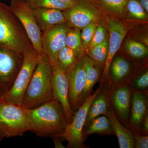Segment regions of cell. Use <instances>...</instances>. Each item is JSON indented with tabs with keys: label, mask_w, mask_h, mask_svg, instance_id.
I'll list each match as a JSON object with an SVG mask.
<instances>
[{
	"label": "cell",
	"mask_w": 148,
	"mask_h": 148,
	"mask_svg": "<svg viewBox=\"0 0 148 148\" xmlns=\"http://www.w3.org/2000/svg\"><path fill=\"white\" fill-rule=\"evenodd\" d=\"M65 73L69 84V102L74 113L82 104V95L86 83L84 57L78 58Z\"/></svg>",
	"instance_id": "10"
},
{
	"label": "cell",
	"mask_w": 148,
	"mask_h": 148,
	"mask_svg": "<svg viewBox=\"0 0 148 148\" xmlns=\"http://www.w3.org/2000/svg\"><path fill=\"white\" fill-rule=\"evenodd\" d=\"M70 27L66 22L52 26L42 32V52L52 66L57 65L58 53L66 46V37Z\"/></svg>",
	"instance_id": "8"
},
{
	"label": "cell",
	"mask_w": 148,
	"mask_h": 148,
	"mask_svg": "<svg viewBox=\"0 0 148 148\" xmlns=\"http://www.w3.org/2000/svg\"><path fill=\"white\" fill-rule=\"evenodd\" d=\"M41 53L33 48L23 56L21 68L10 88L3 98L15 104H22L23 98L38 62Z\"/></svg>",
	"instance_id": "5"
},
{
	"label": "cell",
	"mask_w": 148,
	"mask_h": 148,
	"mask_svg": "<svg viewBox=\"0 0 148 148\" xmlns=\"http://www.w3.org/2000/svg\"><path fill=\"white\" fill-rule=\"evenodd\" d=\"M94 134L101 135L114 134L110 121L108 117L105 115L97 117L91 121L83 129L82 136L84 141L88 136Z\"/></svg>",
	"instance_id": "21"
},
{
	"label": "cell",
	"mask_w": 148,
	"mask_h": 148,
	"mask_svg": "<svg viewBox=\"0 0 148 148\" xmlns=\"http://www.w3.org/2000/svg\"><path fill=\"white\" fill-rule=\"evenodd\" d=\"M133 90L125 82L111 84L110 100L117 118L125 127L129 128V116Z\"/></svg>",
	"instance_id": "9"
},
{
	"label": "cell",
	"mask_w": 148,
	"mask_h": 148,
	"mask_svg": "<svg viewBox=\"0 0 148 148\" xmlns=\"http://www.w3.org/2000/svg\"><path fill=\"white\" fill-rule=\"evenodd\" d=\"M106 116L110 121L114 133L117 137L120 148H135L133 132L131 129L125 127L121 123L117 118L111 103L109 111Z\"/></svg>",
	"instance_id": "18"
},
{
	"label": "cell",
	"mask_w": 148,
	"mask_h": 148,
	"mask_svg": "<svg viewBox=\"0 0 148 148\" xmlns=\"http://www.w3.org/2000/svg\"><path fill=\"white\" fill-rule=\"evenodd\" d=\"M132 67L131 62L128 59L115 56L109 69L111 84L125 82L130 77Z\"/></svg>",
	"instance_id": "19"
},
{
	"label": "cell",
	"mask_w": 148,
	"mask_h": 148,
	"mask_svg": "<svg viewBox=\"0 0 148 148\" xmlns=\"http://www.w3.org/2000/svg\"><path fill=\"white\" fill-rule=\"evenodd\" d=\"M59 137H54V138H52L53 139L55 147L57 148H65L61 143V140H59Z\"/></svg>",
	"instance_id": "33"
},
{
	"label": "cell",
	"mask_w": 148,
	"mask_h": 148,
	"mask_svg": "<svg viewBox=\"0 0 148 148\" xmlns=\"http://www.w3.org/2000/svg\"><path fill=\"white\" fill-rule=\"evenodd\" d=\"M86 73L85 86L81 97L82 104L91 93L93 86L101 79L102 70L87 56H84Z\"/></svg>",
	"instance_id": "20"
},
{
	"label": "cell",
	"mask_w": 148,
	"mask_h": 148,
	"mask_svg": "<svg viewBox=\"0 0 148 148\" xmlns=\"http://www.w3.org/2000/svg\"><path fill=\"white\" fill-rule=\"evenodd\" d=\"M30 131L42 138L59 137L69 124L63 107L53 99L35 108L27 109Z\"/></svg>",
	"instance_id": "1"
},
{
	"label": "cell",
	"mask_w": 148,
	"mask_h": 148,
	"mask_svg": "<svg viewBox=\"0 0 148 148\" xmlns=\"http://www.w3.org/2000/svg\"><path fill=\"white\" fill-rule=\"evenodd\" d=\"M109 35L106 36L103 42L88 51L89 57L97 66L103 70L108 51Z\"/></svg>",
	"instance_id": "22"
},
{
	"label": "cell",
	"mask_w": 148,
	"mask_h": 148,
	"mask_svg": "<svg viewBox=\"0 0 148 148\" xmlns=\"http://www.w3.org/2000/svg\"><path fill=\"white\" fill-rule=\"evenodd\" d=\"M131 130L134 134L135 140V148H148V135H140L135 132V130Z\"/></svg>",
	"instance_id": "32"
},
{
	"label": "cell",
	"mask_w": 148,
	"mask_h": 148,
	"mask_svg": "<svg viewBox=\"0 0 148 148\" xmlns=\"http://www.w3.org/2000/svg\"><path fill=\"white\" fill-rule=\"evenodd\" d=\"M126 10L133 17L145 20L147 18V13L137 0H128Z\"/></svg>",
	"instance_id": "30"
},
{
	"label": "cell",
	"mask_w": 148,
	"mask_h": 148,
	"mask_svg": "<svg viewBox=\"0 0 148 148\" xmlns=\"http://www.w3.org/2000/svg\"><path fill=\"white\" fill-rule=\"evenodd\" d=\"M110 86H101V90L93 99L88 109L84 127L95 118L101 115H106L110 106Z\"/></svg>",
	"instance_id": "16"
},
{
	"label": "cell",
	"mask_w": 148,
	"mask_h": 148,
	"mask_svg": "<svg viewBox=\"0 0 148 148\" xmlns=\"http://www.w3.org/2000/svg\"><path fill=\"white\" fill-rule=\"evenodd\" d=\"M3 93L1 90H0V99L2 97Z\"/></svg>",
	"instance_id": "36"
},
{
	"label": "cell",
	"mask_w": 148,
	"mask_h": 148,
	"mask_svg": "<svg viewBox=\"0 0 148 148\" xmlns=\"http://www.w3.org/2000/svg\"><path fill=\"white\" fill-rule=\"evenodd\" d=\"M52 86V66L42 52L24 94L23 106L28 110L35 108L53 99Z\"/></svg>",
	"instance_id": "2"
},
{
	"label": "cell",
	"mask_w": 148,
	"mask_h": 148,
	"mask_svg": "<svg viewBox=\"0 0 148 148\" xmlns=\"http://www.w3.org/2000/svg\"><path fill=\"white\" fill-rule=\"evenodd\" d=\"M23 57L13 51L0 47V90L8 91L21 68Z\"/></svg>",
	"instance_id": "11"
},
{
	"label": "cell",
	"mask_w": 148,
	"mask_h": 148,
	"mask_svg": "<svg viewBox=\"0 0 148 148\" xmlns=\"http://www.w3.org/2000/svg\"><path fill=\"white\" fill-rule=\"evenodd\" d=\"M32 9L52 8L64 10L71 7L75 3H66L61 0H24Z\"/></svg>",
	"instance_id": "24"
},
{
	"label": "cell",
	"mask_w": 148,
	"mask_h": 148,
	"mask_svg": "<svg viewBox=\"0 0 148 148\" xmlns=\"http://www.w3.org/2000/svg\"><path fill=\"white\" fill-rule=\"evenodd\" d=\"M148 114V92L133 90L129 116V128L141 134L142 125Z\"/></svg>",
	"instance_id": "15"
},
{
	"label": "cell",
	"mask_w": 148,
	"mask_h": 148,
	"mask_svg": "<svg viewBox=\"0 0 148 148\" xmlns=\"http://www.w3.org/2000/svg\"><path fill=\"white\" fill-rule=\"evenodd\" d=\"M124 45L127 54L134 59H144L147 56V48L142 43L129 40L125 42Z\"/></svg>",
	"instance_id": "26"
},
{
	"label": "cell",
	"mask_w": 148,
	"mask_h": 148,
	"mask_svg": "<svg viewBox=\"0 0 148 148\" xmlns=\"http://www.w3.org/2000/svg\"><path fill=\"white\" fill-rule=\"evenodd\" d=\"M53 99L58 101L63 107L68 123L72 121L74 113L72 111L69 99V88L68 80L65 72L58 65L52 66Z\"/></svg>",
	"instance_id": "14"
},
{
	"label": "cell",
	"mask_w": 148,
	"mask_h": 148,
	"mask_svg": "<svg viewBox=\"0 0 148 148\" xmlns=\"http://www.w3.org/2000/svg\"><path fill=\"white\" fill-rule=\"evenodd\" d=\"M98 88L94 93L92 92L85 100L76 111L74 112L72 121L66 126L61 138L68 143L67 147L70 148H87L84 145L82 138L83 129L85 123L88 112L93 99L101 90Z\"/></svg>",
	"instance_id": "6"
},
{
	"label": "cell",
	"mask_w": 148,
	"mask_h": 148,
	"mask_svg": "<svg viewBox=\"0 0 148 148\" xmlns=\"http://www.w3.org/2000/svg\"><path fill=\"white\" fill-rule=\"evenodd\" d=\"M0 124L6 138L22 136L30 131L27 109L23 104L0 99Z\"/></svg>",
	"instance_id": "4"
},
{
	"label": "cell",
	"mask_w": 148,
	"mask_h": 148,
	"mask_svg": "<svg viewBox=\"0 0 148 148\" xmlns=\"http://www.w3.org/2000/svg\"><path fill=\"white\" fill-rule=\"evenodd\" d=\"M126 82L133 90L139 92H148V71L143 69L134 75L130 77Z\"/></svg>",
	"instance_id": "25"
},
{
	"label": "cell",
	"mask_w": 148,
	"mask_h": 148,
	"mask_svg": "<svg viewBox=\"0 0 148 148\" xmlns=\"http://www.w3.org/2000/svg\"><path fill=\"white\" fill-rule=\"evenodd\" d=\"M0 47L23 57L33 48L25 29L8 6L0 2Z\"/></svg>",
	"instance_id": "3"
},
{
	"label": "cell",
	"mask_w": 148,
	"mask_h": 148,
	"mask_svg": "<svg viewBox=\"0 0 148 148\" xmlns=\"http://www.w3.org/2000/svg\"><path fill=\"white\" fill-rule=\"evenodd\" d=\"M78 58L73 51L65 46L58 53L57 65L64 72H66L77 61Z\"/></svg>",
	"instance_id": "27"
},
{
	"label": "cell",
	"mask_w": 148,
	"mask_h": 148,
	"mask_svg": "<svg viewBox=\"0 0 148 148\" xmlns=\"http://www.w3.org/2000/svg\"><path fill=\"white\" fill-rule=\"evenodd\" d=\"M90 3L98 4L114 13H123L126 10L128 0H88Z\"/></svg>",
	"instance_id": "28"
},
{
	"label": "cell",
	"mask_w": 148,
	"mask_h": 148,
	"mask_svg": "<svg viewBox=\"0 0 148 148\" xmlns=\"http://www.w3.org/2000/svg\"><path fill=\"white\" fill-rule=\"evenodd\" d=\"M107 35L106 29L103 25L99 24L97 26L88 52V51L91 50L96 46L103 42L106 38Z\"/></svg>",
	"instance_id": "31"
},
{
	"label": "cell",
	"mask_w": 148,
	"mask_h": 148,
	"mask_svg": "<svg viewBox=\"0 0 148 148\" xmlns=\"http://www.w3.org/2000/svg\"><path fill=\"white\" fill-rule=\"evenodd\" d=\"M8 6L21 22L34 48L39 53H42V32L37 24L33 9L24 0H11Z\"/></svg>",
	"instance_id": "7"
},
{
	"label": "cell",
	"mask_w": 148,
	"mask_h": 148,
	"mask_svg": "<svg viewBox=\"0 0 148 148\" xmlns=\"http://www.w3.org/2000/svg\"><path fill=\"white\" fill-rule=\"evenodd\" d=\"M97 27V25L95 22H93L83 28L80 36L82 43L85 51H88Z\"/></svg>",
	"instance_id": "29"
},
{
	"label": "cell",
	"mask_w": 148,
	"mask_h": 148,
	"mask_svg": "<svg viewBox=\"0 0 148 148\" xmlns=\"http://www.w3.org/2000/svg\"><path fill=\"white\" fill-rule=\"evenodd\" d=\"M5 138L4 132L3 130L1 125L0 124V142H1L2 141H3Z\"/></svg>",
	"instance_id": "34"
},
{
	"label": "cell",
	"mask_w": 148,
	"mask_h": 148,
	"mask_svg": "<svg viewBox=\"0 0 148 148\" xmlns=\"http://www.w3.org/2000/svg\"><path fill=\"white\" fill-rule=\"evenodd\" d=\"M62 1L66 3H75L80 0H61Z\"/></svg>",
	"instance_id": "35"
},
{
	"label": "cell",
	"mask_w": 148,
	"mask_h": 148,
	"mask_svg": "<svg viewBox=\"0 0 148 148\" xmlns=\"http://www.w3.org/2000/svg\"><path fill=\"white\" fill-rule=\"evenodd\" d=\"M70 27L83 29L98 19L97 10L86 0H80L69 9L62 10Z\"/></svg>",
	"instance_id": "13"
},
{
	"label": "cell",
	"mask_w": 148,
	"mask_h": 148,
	"mask_svg": "<svg viewBox=\"0 0 148 148\" xmlns=\"http://www.w3.org/2000/svg\"><path fill=\"white\" fill-rule=\"evenodd\" d=\"M33 11L37 24L42 32L52 26L67 22L63 11L60 10L38 8Z\"/></svg>",
	"instance_id": "17"
},
{
	"label": "cell",
	"mask_w": 148,
	"mask_h": 148,
	"mask_svg": "<svg viewBox=\"0 0 148 148\" xmlns=\"http://www.w3.org/2000/svg\"><path fill=\"white\" fill-rule=\"evenodd\" d=\"M109 43L108 51L100 79V86L111 85L109 69L113 59L119 49L127 31L124 24L116 19H110L108 22Z\"/></svg>",
	"instance_id": "12"
},
{
	"label": "cell",
	"mask_w": 148,
	"mask_h": 148,
	"mask_svg": "<svg viewBox=\"0 0 148 148\" xmlns=\"http://www.w3.org/2000/svg\"><path fill=\"white\" fill-rule=\"evenodd\" d=\"M66 46L73 51L78 58L84 57L85 50L78 29L70 27L66 37Z\"/></svg>",
	"instance_id": "23"
}]
</instances>
